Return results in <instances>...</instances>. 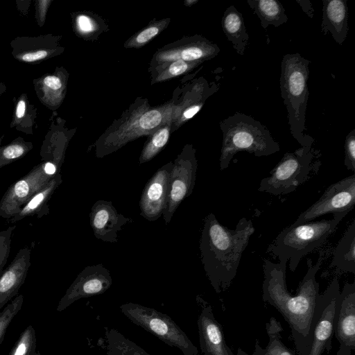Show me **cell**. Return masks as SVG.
Returning <instances> with one entry per match:
<instances>
[{
	"label": "cell",
	"instance_id": "obj_31",
	"mask_svg": "<svg viewBox=\"0 0 355 355\" xmlns=\"http://www.w3.org/2000/svg\"><path fill=\"white\" fill-rule=\"evenodd\" d=\"M42 85L44 94V99L53 105H58L62 98L63 92L65 88V83L58 76L49 75L42 80Z\"/></svg>",
	"mask_w": 355,
	"mask_h": 355
},
{
	"label": "cell",
	"instance_id": "obj_29",
	"mask_svg": "<svg viewBox=\"0 0 355 355\" xmlns=\"http://www.w3.org/2000/svg\"><path fill=\"white\" fill-rule=\"evenodd\" d=\"M170 19L166 18L150 23L145 28L132 36L124 44L125 48H139L159 34L169 24Z\"/></svg>",
	"mask_w": 355,
	"mask_h": 355
},
{
	"label": "cell",
	"instance_id": "obj_32",
	"mask_svg": "<svg viewBox=\"0 0 355 355\" xmlns=\"http://www.w3.org/2000/svg\"><path fill=\"white\" fill-rule=\"evenodd\" d=\"M32 148L31 143L18 141L0 148V168L24 156Z\"/></svg>",
	"mask_w": 355,
	"mask_h": 355
},
{
	"label": "cell",
	"instance_id": "obj_17",
	"mask_svg": "<svg viewBox=\"0 0 355 355\" xmlns=\"http://www.w3.org/2000/svg\"><path fill=\"white\" fill-rule=\"evenodd\" d=\"M90 225L95 237L105 242L118 241V233L132 219L119 213L112 202L96 201L89 213Z\"/></svg>",
	"mask_w": 355,
	"mask_h": 355
},
{
	"label": "cell",
	"instance_id": "obj_35",
	"mask_svg": "<svg viewBox=\"0 0 355 355\" xmlns=\"http://www.w3.org/2000/svg\"><path fill=\"white\" fill-rule=\"evenodd\" d=\"M344 165L348 170L355 171V129L352 130L345 138Z\"/></svg>",
	"mask_w": 355,
	"mask_h": 355
},
{
	"label": "cell",
	"instance_id": "obj_20",
	"mask_svg": "<svg viewBox=\"0 0 355 355\" xmlns=\"http://www.w3.org/2000/svg\"><path fill=\"white\" fill-rule=\"evenodd\" d=\"M321 33H331L335 42L342 45L348 31V8L346 0H322Z\"/></svg>",
	"mask_w": 355,
	"mask_h": 355
},
{
	"label": "cell",
	"instance_id": "obj_28",
	"mask_svg": "<svg viewBox=\"0 0 355 355\" xmlns=\"http://www.w3.org/2000/svg\"><path fill=\"white\" fill-rule=\"evenodd\" d=\"M201 62H189L176 60L153 69L152 83H160L189 72Z\"/></svg>",
	"mask_w": 355,
	"mask_h": 355
},
{
	"label": "cell",
	"instance_id": "obj_25",
	"mask_svg": "<svg viewBox=\"0 0 355 355\" xmlns=\"http://www.w3.org/2000/svg\"><path fill=\"white\" fill-rule=\"evenodd\" d=\"M106 355H151L114 329L105 333Z\"/></svg>",
	"mask_w": 355,
	"mask_h": 355
},
{
	"label": "cell",
	"instance_id": "obj_27",
	"mask_svg": "<svg viewBox=\"0 0 355 355\" xmlns=\"http://www.w3.org/2000/svg\"><path fill=\"white\" fill-rule=\"evenodd\" d=\"M268 343L263 349V355H298L296 351L287 347L281 340L283 328L275 318L272 317L266 324Z\"/></svg>",
	"mask_w": 355,
	"mask_h": 355
},
{
	"label": "cell",
	"instance_id": "obj_18",
	"mask_svg": "<svg viewBox=\"0 0 355 355\" xmlns=\"http://www.w3.org/2000/svg\"><path fill=\"white\" fill-rule=\"evenodd\" d=\"M198 329L200 347L203 355H233L227 345L223 328L215 318L211 305L202 301Z\"/></svg>",
	"mask_w": 355,
	"mask_h": 355
},
{
	"label": "cell",
	"instance_id": "obj_41",
	"mask_svg": "<svg viewBox=\"0 0 355 355\" xmlns=\"http://www.w3.org/2000/svg\"><path fill=\"white\" fill-rule=\"evenodd\" d=\"M197 2H198V0H188V1H185V4L188 6H191Z\"/></svg>",
	"mask_w": 355,
	"mask_h": 355
},
{
	"label": "cell",
	"instance_id": "obj_9",
	"mask_svg": "<svg viewBox=\"0 0 355 355\" xmlns=\"http://www.w3.org/2000/svg\"><path fill=\"white\" fill-rule=\"evenodd\" d=\"M61 166L53 160L43 162L10 184L0 200V216L6 220L14 217L31 198L60 173Z\"/></svg>",
	"mask_w": 355,
	"mask_h": 355
},
{
	"label": "cell",
	"instance_id": "obj_1",
	"mask_svg": "<svg viewBox=\"0 0 355 355\" xmlns=\"http://www.w3.org/2000/svg\"><path fill=\"white\" fill-rule=\"evenodd\" d=\"M320 253L315 264L307 260V271L300 282L296 294L287 289L286 269L287 261L273 263L266 259L262 298L275 308L289 324L298 355H307L311 336L316 304L320 295L319 283L315 276L323 262Z\"/></svg>",
	"mask_w": 355,
	"mask_h": 355
},
{
	"label": "cell",
	"instance_id": "obj_30",
	"mask_svg": "<svg viewBox=\"0 0 355 355\" xmlns=\"http://www.w3.org/2000/svg\"><path fill=\"white\" fill-rule=\"evenodd\" d=\"M8 355H41L36 352L35 331L32 325L21 333Z\"/></svg>",
	"mask_w": 355,
	"mask_h": 355
},
{
	"label": "cell",
	"instance_id": "obj_11",
	"mask_svg": "<svg viewBox=\"0 0 355 355\" xmlns=\"http://www.w3.org/2000/svg\"><path fill=\"white\" fill-rule=\"evenodd\" d=\"M340 285L334 278L320 294L313 322L311 342L307 355H323L331 349L334 317L340 295Z\"/></svg>",
	"mask_w": 355,
	"mask_h": 355
},
{
	"label": "cell",
	"instance_id": "obj_15",
	"mask_svg": "<svg viewBox=\"0 0 355 355\" xmlns=\"http://www.w3.org/2000/svg\"><path fill=\"white\" fill-rule=\"evenodd\" d=\"M334 335L341 355H352L355 349V282H346L340 292L334 317Z\"/></svg>",
	"mask_w": 355,
	"mask_h": 355
},
{
	"label": "cell",
	"instance_id": "obj_3",
	"mask_svg": "<svg viewBox=\"0 0 355 355\" xmlns=\"http://www.w3.org/2000/svg\"><path fill=\"white\" fill-rule=\"evenodd\" d=\"M254 231L252 220L246 218H241L231 230L221 225L213 213L206 216L199 248L206 275L216 293L231 285Z\"/></svg>",
	"mask_w": 355,
	"mask_h": 355
},
{
	"label": "cell",
	"instance_id": "obj_6",
	"mask_svg": "<svg viewBox=\"0 0 355 355\" xmlns=\"http://www.w3.org/2000/svg\"><path fill=\"white\" fill-rule=\"evenodd\" d=\"M347 214H334L330 220L293 223L278 234L268 251L279 261H288L290 270L295 271L301 259L324 243Z\"/></svg>",
	"mask_w": 355,
	"mask_h": 355
},
{
	"label": "cell",
	"instance_id": "obj_42",
	"mask_svg": "<svg viewBox=\"0 0 355 355\" xmlns=\"http://www.w3.org/2000/svg\"><path fill=\"white\" fill-rule=\"evenodd\" d=\"M326 355H327V354H326ZM336 355H341V354H340L339 353L336 352Z\"/></svg>",
	"mask_w": 355,
	"mask_h": 355
},
{
	"label": "cell",
	"instance_id": "obj_34",
	"mask_svg": "<svg viewBox=\"0 0 355 355\" xmlns=\"http://www.w3.org/2000/svg\"><path fill=\"white\" fill-rule=\"evenodd\" d=\"M16 225H10L0 231V276L7 263L11 248L12 236Z\"/></svg>",
	"mask_w": 355,
	"mask_h": 355
},
{
	"label": "cell",
	"instance_id": "obj_40",
	"mask_svg": "<svg viewBox=\"0 0 355 355\" xmlns=\"http://www.w3.org/2000/svg\"><path fill=\"white\" fill-rule=\"evenodd\" d=\"M26 111V103L24 100L21 99L18 101L16 110H15V116L17 119H21L24 116Z\"/></svg>",
	"mask_w": 355,
	"mask_h": 355
},
{
	"label": "cell",
	"instance_id": "obj_8",
	"mask_svg": "<svg viewBox=\"0 0 355 355\" xmlns=\"http://www.w3.org/2000/svg\"><path fill=\"white\" fill-rule=\"evenodd\" d=\"M119 309L134 324L153 334L168 345L178 348L183 355H198L197 347L168 315L153 308L133 302L123 304Z\"/></svg>",
	"mask_w": 355,
	"mask_h": 355
},
{
	"label": "cell",
	"instance_id": "obj_5",
	"mask_svg": "<svg viewBox=\"0 0 355 355\" xmlns=\"http://www.w3.org/2000/svg\"><path fill=\"white\" fill-rule=\"evenodd\" d=\"M223 133L220 168L226 169L233 157L245 151L257 157L268 156L279 152V144L268 129L252 116L236 112L220 121Z\"/></svg>",
	"mask_w": 355,
	"mask_h": 355
},
{
	"label": "cell",
	"instance_id": "obj_22",
	"mask_svg": "<svg viewBox=\"0 0 355 355\" xmlns=\"http://www.w3.org/2000/svg\"><path fill=\"white\" fill-rule=\"evenodd\" d=\"M221 24L227 40L231 42L236 52L243 55L250 37L246 31L242 13L234 6H230L223 14Z\"/></svg>",
	"mask_w": 355,
	"mask_h": 355
},
{
	"label": "cell",
	"instance_id": "obj_37",
	"mask_svg": "<svg viewBox=\"0 0 355 355\" xmlns=\"http://www.w3.org/2000/svg\"><path fill=\"white\" fill-rule=\"evenodd\" d=\"M76 26L81 33L87 34L96 30V24L93 19L85 15H81L76 18Z\"/></svg>",
	"mask_w": 355,
	"mask_h": 355
},
{
	"label": "cell",
	"instance_id": "obj_7",
	"mask_svg": "<svg viewBox=\"0 0 355 355\" xmlns=\"http://www.w3.org/2000/svg\"><path fill=\"white\" fill-rule=\"evenodd\" d=\"M320 150L312 146H302L286 153L278 164L263 178L258 190L274 196L294 191L306 182L321 165Z\"/></svg>",
	"mask_w": 355,
	"mask_h": 355
},
{
	"label": "cell",
	"instance_id": "obj_10",
	"mask_svg": "<svg viewBox=\"0 0 355 355\" xmlns=\"http://www.w3.org/2000/svg\"><path fill=\"white\" fill-rule=\"evenodd\" d=\"M197 168L196 149L191 144H187L173 162L166 204L162 214L166 225L170 223L182 202L191 194L195 186Z\"/></svg>",
	"mask_w": 355,
	"mask_h": 355
},
{
	"label": "cell",
	"instance_id": "obj_23",
	"mask_svg": "<svg viewBox=\"0 0 355 355\" xmlns=\"http://www.w3.org/2000/svg\"><path fill=\"white\" fill-rule=\"evenodd\" d=\"M330 268H336V273L355 274V220L348 226L333 252Z\"/></svg>",
	"mask_w": 355,
	"mask_h": 355
},
{
	"label": "cell",
	"instance_id": "obj_12",
	"mask_svg": "<svg viewBox=\"0 0 355 355\" xmlns=\"http://www.w3.org/2000/svg\"><path fill=\"white\" fill-rule=\"evenodd\" d=\"M355 204V175H351L329 186L321 197L303 211L294 224L313 220L327 214L349 213Z\"/></svg>",
	"mask_w": 355,
	"mask_h": 355
},
{
	"label": "cell",
	"instance_id": "obj_38",
	"mask_svg": "<svg viewBox=\"0 0 355 355\" xmlns=\"http://www.w3.org/2000/svg\"><path fill=\"white\" fill-rule=\"evenodd\" d=\"M51 1H37L38 5L37 6V10L38 12L39 22H41V25L44 21L45 15L47 10V8L50 4Z\"/></svg>",
	"mask_w": 355,
	"mask_h": 355
},
{
	"label": "cell",
	"instance_id": "obj_39",
	"mask_svg": "<svg viewBox=\"0 0 355 355\" xmlns=\"http://www.w3.org/2000/svg\"><path fill=\"white\" fill-rule=\"evenodd\" d=\"M296 2L300 6L302 10L310 17L313 18L314 9L312 3L309 0H296Z\"/></svg>",
	"mask_w": 355,
	"mask_h": 355
},
{
	"label": "cell",
	"instance_id": "obj_33",
	"mask_svg": "<svg viewBox=\"0 0 355 355\" xmlns=\"http://www.w3.org/2000/svg\"><path fill=\"white\" fill-rule=\"evenodd\" d=\"M24 302V295H17L11 302L0 312V345H1L6 329L15 316L21 310Z\"/></svg>",
	"mask_w": 355,
	"mask_h": 355
},
{
	"label": "cell",
	"instance_id": "obj_21",
	"mask_svg": "<svg viewBox=\"0 0 355 355\" xmlns=\"http://www.w3.org/2000/svg\"><path fill=\"white\" fill-rule=\"evenodd\" d=\"M62 182V175H55L22 206L14 217L7 220L6 223L11 225L28 216H37V218H40L49 214L50 209L48 202Z\"/></svg>",
	"mask_w": 355,
	"mask_h": 355
},
{
	"label": "cell",
	"instance_id": "obj_26",
	"mask_svg": "<svg viewBox=\"0 0 355 355\" xmlns=\"http://www.w3.org/2000/svg\"><path fill=\"white\" fill-rule=\"evenodd\" d=\"M172 127L173 122L167 123L150 135L140 155V164L153 159L164 148L168 141Z\"/></svg>",
	"mask_w": 355,
	"mask_h": 355
},
{
	"label": "cell",
	"instance_id": "obj_2",
	"mask_svg": "<svg viewBox=\"0 0 355 355\" xmlns=\"http://www.w3.org/2000/svg\"><path fill=\"white\" fill-rule=\"evenodd\" d=\"M218 90L216 83L209 84L205 78H200L192 85L181 102L173 99L152 108L148 103L130 108V112H126L125 116L115 121L96 141V156L102 158L130 141L143 136L151 135L167 123H173L186 107L205 101Z\"/></svg>",
	"mask_w": 355,
	"mask_h": 355
},
{
	"label": "cell",
	"instance_id": "obj_13",
	"mask_svg": "<svg viewBox=\"0 0 355 355\" xmlns=\"http://www.w3.org/2000/svg\"><path fill=\"white\" fill-rule=\"evenodd\" d=\"M219 52L220 48L216 44L196 35L158 49L151 60L150 67L154 69L176 60L202 63L215 58Z\"/></svg>",
	"mask_w": 355,
	"mask_h": 355
},
{
	"label": "cell",
	"instance_id": "obj_4",
	"mask_svg": "<svg viewBox=\"0 0 355 355\" xmlns=\"http://www.w3.org/2000/svg\"><path fill=\"white\" fill-rule=\"evenodd\" d=\"M311 61L300 53L286 54L281 63L280 90L291 133L302 146H312L314 139L304 133Z\"/></svg>",
	"mask_w": 355,
	"mask_h": 355
},
{
	"label": "cell",
	"instance_id": "obj_24",
	"mask_svg": "<svg viewBox=\"0 0 355 355\" xmlns=\"http://www.w3.org/2000/svg\"><path fill=\"white\" fill-rule=\"evenodd\" d=\"M247 3L260 19L261 26L264 29L269 25L277 28L288 20L285 9L279 1L248 0Z\"/></svg>",
	"mask_w": 355,
	"mask_h": 355
},
{
	"label": "cell",
	"instance_id": "obj_14",
	"mask_svg": "<svg viewBox=\"0 0 355 355\" xmlns=\"http://www.w3.org/2000/svg\"><path fill=\"white\" fill-rule=\"evenodd\" d=\"M112 284L110 271L102 263L87 266L68 288L56 310L62 311L78 300L103 294Z\"/></svg>",
	"mask_w": 355,
	"mask_h": 355
},
{
	"label": "cell",
	"instance_id": "obj_16",
	"mask_svg": "<svg viewBox=\"0 0 355 355\" xmlns=\"http://www.w3.org/2000/svg\"><path fill=\"white\" fill-rule=\"evenodd\" d=\"M172 167V162L163 165L155 173L143 189L139 200L140 215L148 221H155L163 214Z\"/></svg>",
	"mask_w": 355,
	"mask_h": 355
},
{
	"label": "cell",
	"instance_id": "obj_19",
	"mask_svg": "<svg viewBox=\"0 0 355 355\" xmlns=\"http://www.w3.org/2000/svg\"><path fill=\"white\" fill-rule=\"evenodd\" d=\"M31 248L25 246L4 269L0 276V310L17 295L31 266Z\"/></svg>",
	"mask_w": 355,
	"mask_h": 355
},
{
	"label": "cell",
	"instance_id": "obj_36",
	"mask_svg": "<svg viewBox=\"0 0 355 355\" xmlns=\"http://www.w3.org/2000/svg\"><path fill=\"white\" fill-rule=\"evenodd\" d=\"M205 101H200L186 107L181 112L178 118L173 123L178 128L186 121L193 118L202 109Z\"/></svg>",
	"mask_w": 355,
	"mask_h": 355
}]
</instances>
